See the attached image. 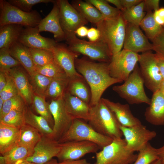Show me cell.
<instances>
[{
	"instance_id": "obj_1",
	"label": "cell",
	"mask_w": 164,
	"mask_h": 164,
	"mask_svg": "<svg viewBox=\"0 0 164 164\" xmlns=\"http://www.w3.org/2000/svg\"><path fill=\"white\" fill-rule=\"evenodd\" d=\"M75 68L89 85L91 92L89 105L93 106L101 100L104 91L110 86L123 81L114 78L110 75L109 63H96L83 58H77Z\"/></svg>"
},
{
	"instance_id": "obj_2",
	"label": "cell",
	"mask_w": 164,
	"mask_h": 164,
	"mask_svg": "<svg viewBox=\"0 0 164 164\" xmlns=\"http://www.w3.org/2000/svg\"><path fill=\"white\" fill-rule=\"evenodd\" d=\"M88 121L97 132L113 139L122 138L123 135L120 128L121 125L101 99L97 104L91 107Z\"/></svg>"
},
{
	"instance_id": "obj_3",
	"label": "cell",
	"mask_w": 164,
	"mask_h": 164,
	"mask_svg": "<svg viewBox=\"0 0 164 164\" xmlns=\"http://www.w3.org/2000/svg\"><path fill=\"white\" fill-rule=\"evenodd\" d=\"M126 24L121 13L115 18L104 19L96 25L100 32L99 39L107 45L112 56L123 47Z\"/></svg>"
},
{
	"instance_id": "obj_4",
	"label": "cell",
	"mask_w": 164,
	"mask_h": 164,
	"mask_svg": "<svg viewBox=\"0 0 164 164\" xmlns=\"http://www.w3.org/2000/svg\"><path fill=\"white\" fill-rule=\"evenodd\" d=\"M121 85H115L112 90L130 104L145 103L149 105L151 99L146 94L144 83L138 63L128 79Z\"/></svg>"
},
{
	"instance_id": "obj_5",
	"label": "cell",
	"mask_w": 164,
	"mask_h": 164,
	"mask_svg": "<svg viewBox=\"0 0 164 164\" xmlns=\"http://www.w3.org/2000/svg\"><path fill=\"white\" fill-rule=\"evenodd\" d=\"M113 140L112 138L97 132L83 120L74 119L67 131L58 141L61 143L70 141H88L96 144L101 149Z\"/></svg>"
},
{
	"instance_id": "obj_6",
	"label": "cell",
	"mask_w": 164,
	"mask_h": 164,
	"mask_svg": "<svg viewBox=\"0 0 164 164\" xmlns=\"http://www.w3.org/2000/svg\"><path fill=\"white\" fill-rule=\"evenodd\" d=\"M95 155L94 164H132L137 157V154L127 149L125 141L122 138L113 139Z\"/></svg>"
},
{
	"instance_id": "obj_7",
	"label": "cell",
	"mask_w": 164,
	"mask_h": 164,
	"mask_svg": "<svg viewBox=\"0 0 164 164\" xmlns=\"http://www.w3.org/2000/svg\"><path fill=\"white\" fill-rule=\"evenodd\" d=\"M42 19L40 14L36 10L26 12L7 1L0 0V26L15 24L35 27L38 26Z\"/></svg>"
},
{
	"instance_id": "obj_8",
	"label": "cell",
	"mask_w": 164,
	"mask_h": 164,
	"mask_svg": "<svg viewBox=\"0 0 164 164\" xmlns=\"http://www.w3.org/2000/svg\"><path fill=\"white\" fill-rule=\"evenodd\" d=\"M71 50L99 62L109 63L112 55L107 45L101 40L91 42L81 39L76 36L66 41Z\"/></svg>"
},
{
	"instance_id": "obj_9",
	"label": "cell",
	"mask_w": 164,
	"mask_h": 164,
	"mask_svg": "<svg viewBox=\"0 0 164 164\" xmlns=\"http://www.w3.org/2000/svg\"><path fill=\"white\" fill-rule=\"evenodd\" d=\"M138 63L145 87L153 93L159 90L163 80L155 54L151 50L139 54Z\"/></svg>"
},
{
	"instance_id": "obj_10",
	"label": "cell",
	"mask_w": 164,
	"mask_h": 164,
	"mask_svg": "<svg viewBox=\"0 0 164 164\" xmlns=\"http://www.w3.org/2000/svg\"><path fill=\"white\" fill-rule=\"evenodd\" d=\"M59 8V18L66 41L76 36L75 31L88 22L70 4L67 0H56Z\"/></svg>"
},
{
	"instance_id": "obj_11",
	"label": "cell",
	"mask_w": 164,
	"mask_h": 164,
	"mask_svg": "<svg viewBox=\"0 0 164 164\" xmlns=\"http://www.w3.org/2000/svg\"><path fill=\"white\" fill-rule=\"evenodd\" d=\"M139 56L138 53L124 49L113 55L109 63L111 76L125 81L138 63Z\"/></svg>"
},
{
	"instance_id": "obj_12",
	"label": "cell",
	"mask_w": 164,
	"mask_h": 164,
	"mask_svg": "<svg viewBox=\"0 0 164 164\" xmlns=\"http://www.w3.org/2000/svg\"><path fill=\"white\" fill-rule=\"evenodd\" d=\"M120 128L124 136L127 149L133 152L143 149L156 135L155 131L148 129L142 124L131 127L120 125Z\"/></svg>"
},
{
	"instance_id": "obj_13",
	"label": "cell",
	"mask_w": 164,
	"mask_h": 164,
	"mask_svg": "<svg viewBox=\"0 0 164 164\" xmlns=\"http://www.w3.org/2000/svg\"><path fill=\"white\" fill-rule=\"evenodd\" d=\"M49 106L54 120V138L58 141L69 129L73 119L66 111L63 96L51 100Z\"/></svg>"
},
{
	"instance_id": "obj_14",
	"label": "cell",
	"mask_w": 164,
	"mask_h": 164,
	"mask_svg": "<svg viewBox=\"0 0 164 164\" xmlns=\"http://www.w3.org/2000/svg\"><path fill=\"white\" fill-rule=\"evenodd\" d=\"M60 144V150L56 157L60 162L80 159L86 154L96 153L100 149L96 144L86 141H70Z\"/></svg>"
},
{
	"instance_id": "obj_15",
	"label": "cell",
	"mask_w": 164,
	"mask_h": 164,
	"mask_svg": "<svg viewBox=\"0 0 164 164\" xmlns=\"http://www.w3.org/2000/svg\"><path fill=\"white\" fill-rule=\"evenodd\" d=\"M60 149V144L53 138L44 135L34 148V152L26 160L36 164H43L56 157Z\"/></svg>"
},
{
	"instance_id": "obj_16",
	"label": "cell",
	"mask_w": 164,
	"mask_h": 164,
	"mask_svg": "<svg viewBox=\"0 0 164 164\" xmlns=\"http://www.w3.org/2000/svg\"><path fill=\"white\" fill-rule=\"evenodd\" d=\"M123 49L138 53L153 50V45L139 26L127 23Z\"/></svg>"
},
{
	"instance_id": "obj_17",
	"label": "cell",
	"mask_w": 164,
	"mask_h": 164,
	"mask_svg": "<svg viewBox=\"0 0 164 164\" xmlns=\"http://www.w3.org/2000/svg\"><path fill=\"white\" fill-rule=\"evenodd\" d=\"M52 51L55 61L70 78L82 76L77 71L74 65L75 59L80 54L70 50L67 44L59 43H57Z\"/></svg>"
},
{
	"instance_id": "obj_18",
	"label": "cell",
	"mask_w": 164,
	"mask_h": 164,
	"mask_svg": "<svg viewBox=\"0 0 164 164\" xmlns=\"http://www.w3.org/2000/svg\"><path fill=\"white\" fill-rule=\"evenodd\" d=\"M38 26L24 28L18 41L29 48L43 49L52 51L57 43L55 39L43 37Z\"/></svg>"
},
{
	"instance_id": "obj_19",
	"label": "cell",
	"mask_w": 164,
	"mask_h": 164,
	"mask_svg": "<svg viewBox=\"0 0 164 164\" xmlns=\"http://www.w3.org/2000/svg\"><path fill=\"white\" fill-rule=\"evenodd\" d=\"M51 10L38 26L40 32H49L53 34L55 40L57 43L66 41L65 35L61 26L59 18V8L55 0Z\"/></svg>"
},
{
	"instance_id": "obj_20",
	"label": "cell",
	"mask_w": 164,
	"mask_h": 164,
	"mask_svg": "<svg viewBox=\"0 0 164 164\" xmlns=\"http://www.w3.org/2000/svg\"><path fill=\"white\" fill-rule=\"evenodd\" d=\"M21 65L14 67L7 72L12 78L19 94L27 105L32 104L34 93L29 80Z\"/></svg>"
},
{
	"instance_id": "obj_21",
	"label": "cell",
	"mask_w": 164,
	"mask_h": 164,
	"mask_svg": "<svg viewBox=\"0 0 164 164\" xmlns=\"http://www.w3.org/2000/svg\"><path fill=\"white\" fill-rule=\"evenodd\" d=\"M144 114L146 120L155 125L164 126V96L159 90L153 93Z\"/></svg>"
},
{
	"instance_id": "obj_22",
	"label": "cell",
	"mask_w": 164,
	"mask_h": 164,
	"mask_svg": "<svg viewBox=\"0 0 164 164\" xmlns=\"http://www.w3.org/2000/svg\"><path fill=\"white\" fill-rule=\"evenodd\" d=\"M101 100L114 114L121 126L131 127L142 124L139 120L132 114L128 104L114 102L103 98Z\"/></svg>"
},
{
	"instance_id": "obj_23",
	"label": "cell",
	"mask_w": 164,
	"mask_h": 164,
	"mask_svg": "<svg viewBox=\"0 0 164 164\" xmlns=\"http://www.w3.org/2000/svg\"><path fill=\"white\" fill-rule=\"evenodd\" d=\"M63 99L66 111L73 120L89 121L91 108L89 104L67 91L63 95Z\"/></svg>"
},
{
	"instance_id": "obj_24",
	"label": "cell",
	"mask_w": 164,
	"mask_h": 164,
	"mask_svg": "<svg viewBox=\"0 0 164 164\" xmlns=\"http://www.w3.org/2000/svg\"><path fill=\"white\" fill-rule=\"evenodd\" d=\"M9 49L11 55L20 63L29 76L36 72L29 48L18 41Z\"/></svg>"
},
{
	"instance_id": "obj_25",
	"label": "cell",
	"mask_w": 164,
	"mask_h": 164,
	"mask_svg": "<svg viewBox=\"0 0 164 164\" xmlns=\"http://www.w3.org/2000/svg\"><path fill=\"white\" fill-rule=\"evenodd\" d=\"M20 128L0 123V153L3 155L18 143Z\"/></svg>"
},
{
	"instance_id": "obj_26",
	"label": "cell",
	"mask_w": 164,
	"mask_h": 164,
	"mask_svg": "<svg viewBox=\"0 0 164 164\" xmlns=\"http://www.w3.org/2000/svg\"><path fill=\"white\" fill-rule=\"evenodd\" d=\"M23 113L25 124L37 130L42 135L54 138L53 129L45 118L34 114L27 104Z\"/></svg>"
},
{
	"instance_id": "obj_27",
	"label": "cell",
	"mask_w": 164,
	"mask_h": 164,
	"mask_svg": "<svg viewBox=\"0 0 164 164\" xmlns=\"http://www.w3.org/2000/svg\"><path fill=\"white\" fill-rule=\"evenodd\" d=\"M71 4L88 22L96 25L104 19L95 7L85 1L73 0Z\"/></svg>"
},
{
	"instance_id": "obj_28",
	"label": "cell",
	"mask_w": 164,
	"mask_h": 164,
	"mask_svg": "<svg viewBox=\"0 0 164 164\" xmlns=\"http://www.w3.org/2000/svg\"><path fill=\"white\" fill-rule=\"evenodd\" d=\"M70 79L67 91L89 104L91 99V90L83 77Z\"/></svg>"
},
{
	"instance_id": "obj_29",
	"label": "cell",
	"mask_w": 164,
	"mask_h": 164,
	"mask_svg": "<svg viewBox=\"0 0 164 164\" xmlns=\"http://www.w3.org/2000/svg\"><path fill=\"white\" fill-rule=\"evenodd\" d=\"M24 28L22 25L15 24L0 26V49H9L18 41Z\"/></svg>"
},
{
	"instance_id": "obj_30",
	"label": "cell",
	"mask_w": 164,
	"mask_h": 164,
	"mask_svg": "<svg viewBox=\"0 0 164 164\" xmlns=\"http://www.w3.org/2000/svg\"><path fill=\"white\" fill-rule=\"evenodd\" d=\"M70 79L65 73L53 78L46 92V97L52 100L63 97L67 91Z\"/></svg>"
},
{
	"instance_id": "obj_31",
	"label": "cell",
	"mask_w": 164,
	"mask_h": 164,
	"mask_svg": "<svg viewBox=\"0 0 164 164\" xmlns=\"http://www.w3.org/2000/svg\"><path fill=\"white\" fill-rule=\"evenodd\" d=\"M42 136L37 130L29 125L25 124L20 128L18 144L34 148L41 139Z\"/></svg>"
},
{
	"instance_id": "obj_32",
	"label": "cell",
	"mask_w": 164,
	"mask_h": 164,
	"mask_svg": "<svg viewBox=\"0 0 164 164\" xmlns=\"http://www.w3.org/2000/svg\"><path fill=\"white\" fill-rule=\"evenodd\" d=\"M33 152L34 148L18 144L2 155L5 164H14L19 160H26L32 155Z\"/></svg>"
},
{
	"instance_id": "obj_33",
	"label": "cell",
	"mask_w": 164,
	"mask_h": 164,
	"mask_svg": "<svg viewBox=\"0 0 164 164\" xmlns=\"http://www.w3.org/2000/svg\"><path fill=\"white\" fill-rule=\"evenodd\" d=\"M139 26L145 32L147 38L151 41L160 33L162 28V26L155 22L153 12L152 11L146 12Z\"/></svg>"
},
{
	"instance_id": "obj_34",
	"label": "cell",
	"mask_w": 164,
	"mask_h": 164,
	"mask_svg": "<svg viewBox=\"0 0 164 164\" xmlns=\"http://www.w3.org/2000/svg\"><path fill=\"white\" fill-rule=\"evenodd\" d=\"M29 76V81L34 94L45 98L46 92L53 78L36 71Z\"/></svg>"
},
{
	"instance_id": "obj_35",
	"label": "cell",
	"mask_w": 164,
	"mask_h": 164,
	"mask_svg": "<svg viewBox=\"0 0 164 164\" xmlns=\"http://www.w3.org/2000/svg\"><path fill=\"white\" fill-rule=\"evenodd\" d=\"M144 0L139 4L121 11L122 15L127 23L139 26L146 12L144 9Z\"/></svg>"
},
{
	"instance_id": "obj_36",
	"label": "cell",
	"mask_w": 164,
	"mask_h": 164,
	"mask_svg": "<svg viewBox=\"0 0 164 164\" xmlns=\"http://www.w3.org/2000/svg\"><path fill=\"white\" fill-rule=\"evenodd\" d=\"M45 98L34 94L32 104L36 112L47 121L53 129L54 120L49 108V104L46 101Z\"/></svg>"
},
{
	"instance_id": "obj_37",
	"label": "cell",
	"mask_w": 164,
	"mask_h": 164,
	"mask_svg": "<svg viewBox=\"0 0 164 164\" xmlns=\"http://www.w3.org/2000/svg\"><path fill=\"white\" fill-rule=\"evenodd\" d=\"M95 7L101 14L104 19L115 18L121 13V11L111 6L106 0H85Z\"/></svg>"
},
{
	"instance_id": "obj_38",
	"label": "cell",
	"mask_w": 164,
	"mask_h": 164,
	"mask_svg": "<svg viewBox=\"0 0 164 164\" xmlns=\"http://www.w3.org/2000/svg\"><path fill=\"white\" fill-rule=\"evenodd\" d=\"M30 50L35 66H44L54 60L51 50L39 48H30Z\"/></svg>"
},
{
	"instance_id": "obj_39",
	"label": "cell",
	"mask_w": 164,
	"mask_h": 164,
	"mask_svg": "<svg viewBox=\"0 0 164 164\" xmlns=\"http://www.w3.org/2000/svg\"><path fill=\"white\" fill-rule=\"evenodd\" d=\"M26 104L19 94L4 101L2 109L0 113V120L12 110L23 112Z\"/></svg>"
},
{
	"instance_id": "obj_40",
	"label": "cell",
	"mask_w": 164,
	"mask_h": 164,
	"mask_svg": "<svg viewBox=\"0 0 164 164\" xmlns=\"http://www.w3.org/2000/svg\"><path fill=\"white\" fill-rule=\"evenodd\" d=\"M138 152L137 158L133 164H150L159 159L156 149L149 142Z\"/></svg>"
},
{
	"instance_id": "obj_41",
	"label": "cell",
	"mask_w": 164,
	"mask_h": 164,
	"mask_svg": "<svg viewBox=\"0 0 164 164\" xmlns=\"http://www.w3.org/2000/svg\"><path fill=\"white\" fill-rule=\"evenodd\" d=\"M0 123L12 127L20 128L25 124L23 111H11L0 120Z\"/></svg>"
},
{
	"instance_id": "obj_42",
	"label": "cell",
	"mask_w": 164,
	"mask_h": 164,
	"mask_svg": "<svg viewBox=\"0 0 164 164\" xmlns=\"http://www.w3.org/2000/svg\"><path fill=\"white\" fill-rule=\"evenodd\" d=\"M36 71L47 77L53 78L65 73L61 67L55 60L44 66H35Z\"/></svg>"
},
{
	"instance_id": "obj_43",
	"label": "cell",
	"mask_w": 164,
	"mask_h": 164,
	"mask_svg": "<svg viewBox=\"0 0 164 164\" xmlns=\"http://www.w3.org/2000/svg\"><path fill=\"white\" fill-rule=\"evenodd\" d=\"M21 65L10 54L9 48L0 49V70L7 71L11 68Z\"/></svg>"
},
{
	"instance_id": "obj_44",
	"label": "cell",
	"mask_w": 164,
	"mask_h": 164,
	"mask_svg": "<svg viewBox=\"0 0 164 164\" xmlns=\"http://www.w3.org/2000/svg\"><path fill=\"white\" fill-rule=\"evenodd\" d=\"M54 0H8L7 1L10 4L21 10L27 12L32 11L33 6L39 3H45L51 2Z\"/></svg>"
},
{
	"instance_id": "obj_45",
	"label": "cell",
	"mask_w": 164,
	"mask_h": 164,
	"mask_svg": "<svg viewBox=\"0 0 164 164\" xmlns=\"http://www.w3.org/2000/svg\"><path fill=\"white\" fill-rule=\"evenodd\" d=\"M5 72L7 83L4 88L0 92V97L4 101L19 94L18 91L12 78L7 72Z\"/></svg>"
},
{
	"instance_id": "obj_46",
	"label": "cell",
	"mask_w": 164,
	"mask_h": 164,
	"mask_svg": "<svg viewBox=\"0 0 164 164\" xmlns=\"http://www.w3.org/2000/svg\"><path fill=\"white\" fill-rule=\"evenodd\" d=\"M151 42L153 50L156 55L164 59V26H162L160 33Z\"/></svg>"
},
{
	"instance_id": "obj_47",
	"label": "cell",
	"mask_w": 164,
	"mask_h": 164,
	"mask_svg": "<svg viewBox=\"0 0 164 164\" xmlns=\"http://www.w3.org/2000/svg\"><path fill=\"white\" fill-rule=\"evenodd\" d=\"M144 11L146 12L154 10L155 11L159 8V0H144Z\"/></svg>"
},
{
	"instance_id": "obj_48",
	"label": "cell",
	"mask_w": 164,
	"mask_h": 164,
	"mask_svg": "<svg viewBox=\"0 0 164 164\" xmlns=\"http://www.w3.org/2000/svg\"><path fill=\"white\" fill-rule=\"evenodd\" d=\"M87 36L89 41H97L100 38V31L97 28L91 27L88 29Z\"/></svg>"
},
{
	"instance_id": "obj_49",
	"label": "cell",
	"mask_w": 164,
	"mask_h": 164,
	"mask_svg": "<svg viewBox=\"0 0 164 164\" xmlns=\"http://www.w3.org/2000/svg\"><path fill=\"white\" fill-rule=\"evenodd\" d=\"M153 16L157 24L162 26H164V7L159 8L154 11Z\"/></svg>"
},
{
	"instance_id": "obj_50",
	"label": "cell",
	"mask_w": 164,
	"mask_h": 164,
	"mask_svg": "<svg viewBox=\"0 0 164 164\" xmlns=\"http://www.w3.org/2000/svg\"><path fill=\"white\" fill-rule=\"evenodd\" d=\"M142 1V0H121L124 10L130 8L136 5L141 3Z\"/></svg>"
},
{
	"instance_id": "obj_51",
	"label": "cell",
	"mask_w": 164,
	"mask_h": 164,
	"mask_svg": "<svg viewBox=\"0 0 164 164\" xmlns=\"http://www.w3.org/2000/svg\"><path fill=\"white\" fill-rule=\"evenodd\" d=\"M59 164H90L85 159L67 160L59 162Z\"/></svg>"
},
{
	"instance_id": "obj_52",
	"label": "cell",
	"mask_w": 164,
	"mask_h": 164,
	"mask_svg": "<svg viewBox=\"0 0 164 164\" xmlns=\"http://www.w3.org/2000/svg\"><path fill=\"white\" fill-rule=\"evenodd\" d=\"M88 29L85 26L78 28L75 31V34L80 37H84L87 36Z\"/></svg>"
},
{
	"instance_id": "obj_53",
	"label": "cell",
	"mask_w": 164,
	"mask_h": 164,
	"mask_svg": "<svg viewBox=\"0 0 164 164\" xmlns=\"http://www.w3.org/2000/svg\"><path fill=\"white\" fill-rule=\"evenodd\" d=\"M156 56L158 66L163 80H164V59L159 57L157 56Z\"/></svg>"
},
{
	"instance_id": "obj_54",
	"label": "cell",
	"mask_w": 164,
	"mask_h": 164,
	"mask_svg": "<svg viewBox=\"0 0 164 164\" xmlns=\"http://www.w3.org/2000/svg\"><path fill=\"white\" fill-rule=\"evenodd\" d=\"M7 80L5 72L0 70V92L5 86Z\"/></svg>"
},
{
	"instance_id": "obj_55",
	"label": "cell",
	"mask_w": 164,
	"mask_h": 164,
	"mask_svg": "<svg viewBox=\"0 0 164 164\" xmlns=\"http://www.w3.org/2000/svg\"><path fill=\"white\" fill-rule=\"evenodd\" d=\"M109 3H111L116 6V8L121 11L124 10L121 0H106Z\"/></svg>"
},
{
	"instance_id": "obj_56",
	"label": "cell",
	"mask_w": 164,
	"mask_h": 164,
	"mask_svg": "<svg viewBox=\"0 0 164 164\" xmlns=\"http://www.w3.org/2000/svg\"><path fill=\"white\" fill-rule=\"evenodd\" d=\"M157 153L161 159L162 164H164V144L160 148L156 149Z\"/></svg>"
},
{
	"instance_id": "obj_57",
	"label": "cell",
	"mask_w": 164,
	"mask_h": 164,
	"mask_svg": "<svg viewBox=\"0 0 164 164\" xmlns=\"http://www.w3.org/2000/svg\"><path fill=\"white\" fill-rule=\"evenodd\" d=\"M14 164H36L27 161L26 160H19Z\"/></svg>"
},
{
	"instance_id": "obj_58",
	"label": "cell",
	"mask_w": 164,
	"mask_h": 164,
	"mask_svg": "<svg viewBox=\"0 0 164 164\" xmlns=\"http://www.w3.org/2000/svg\"><path fill=\"white\" fill-rule=\"evenodd\" d=\"M43 164H59V162L56 159L53 158L47 162Z\"/></svg>"
},
{
	"instance_id": "obj_59",
	"label": "cell",
	"mask_w": 164,
	"mask_h": 164,
	"mask_svg": "<svg viewBox=\"0 0 164 164\" xmlns=\"http://www.w3.org/2000/svg\"><path fill=\"white\" fill-rule=\"evenodd\" d=\"M4 102V101L0 97V113L2 111Z\"/></svg>"
},
{
	"instance_id": "obj_60",
	"label": "cell",
	"mask_w": 164,
	"mask_h": 164,
	"mask_svg": "<svg viewBox=\"0 0 164 164\" xmlns=\"http://www.w3.org/2000/svg\"><path fill=\"white\" fill-rule=\"evenodd\" d=\"M150 164H162L161 159L159 158Z\"/></svg>"
},
{
	"instance_id": "obj_61",
	"label": "cell",
	"mask_w": 164,
	"mask_h": 164,
	"mask_svg": "<svg viewBox=\"0 0 164 164\" xmlns=\"http://www.w3.org/2000/svg\"><path fill=\"white\" fill-rule=\"evenodd\" d=\"M164 89V80H163L161 83L159 90H161Z\"/></svg>"
},
{
	"instance_id": "obj_62",
	"label": "cell",
	"mask_w": 164,
	"mask_h": 164,
	"mask_svg": "<svg viewBox=\"0 0 164 164\" xmlns=\"http://www.w3.org/2000/svg\"><path fill=\"white\" fill-rule=\"evenodd\" d=\"M162 92L164 96V89L161 90H160Z\"/></svg>"
}]
</instances>
